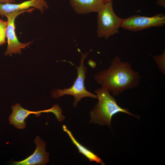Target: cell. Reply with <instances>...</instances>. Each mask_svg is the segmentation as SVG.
Listing matches in <instances>:
<instances>
[{
  "label": "cell",
  "instance_id": "cell-1",
  "mask_svg": "<svg viewBox=\"0 0 165 165\" xmlns=\"http://www.w3.org/2000/svg\"><path fill=\"white\" fill-rule=\"evenodd\" d=\"M141 79L139 73L132 69L130 64L122 61L118 56L113 58L108 69L94 76L95 81L102 87L117 96L126 90L137 87Z\"/></svg>",
  "mask_w": 165,
  "mask_h": 165
},
{
  "label": "cell",
  "instance_id": "cell-2",
  "mask_svg": "<svg viewBox=\"0 0 165 165\" xmlns=\"http://www.w3.org/2000/svg\"><path fill=\"white\" fill-rule=\"evenodd\" d=\"M95 92L98 102L90 112V123L100 126L107 125L111 127V121L113 116L119 112L137 117L127 109L120 107L110 92L103 87L97 88Z\"/></svg>",
  "mask_w": 165,
  "mask_h": 165
},
{
  "label": "cell",
  "instance_id": "cell-3",
  "mask_svg": "<svg viewBox=\"0 0 165 165\" xmlns=\"http://www.w3.org/2000/svg\"><path fill=\"white\" fill-rule=\"evenodd\" d=\"M89 54L81 53L79 66H75L77 71V77L73 84L70 87L63 89H57L51 92L52 97L55 99L58 98L65 95H70L74 98L73 106L76 107L78 102L85 97L97 98L96 95L94 94L87 90L86 88L84 81L86 78L87 68L84 65V61Z\"/></svg>",
  "mask_w": 165,
  "mask_h": 165
},
{
  "label": "cell",
  "instance_id": "cell-4",
  "mask_svg": "<svg viewBox=\"0 0 165 165\" xmlns=\"http://www.w3.org/2000/svg\"><path fill=\"white\" fill-rule=\"evenodd\" d=\"M112 0L104 3L97 12V34L98 37L108 38L119 32L123 19L114 13Z\"/></svg>",
  "mask_w": 165,
  "mask_h": 165
},
{
  "label": "cell",
  "instance_id": "cell-5",
  "mask_svg": "<svg viewBox=\"0 0 165 165\" xmlns=\"http://www.w3.org/2000/svg\"><path fill=\"white\" fill-rule=\"evenodd\" d=\"M11 109L12 112L9 118L10 124L20 129H23L25 128L26 123L25 120L31 114H34L36 117H38L42 113L51 112L55 115L59 122L62 121L65 119V116L62 114L61 108L57 105H54L49 109L32 111L24 108L17 103L13 105Z\"/></svg>",
  "mask_w": 165,
  "mask_h": 165
},
{
  "label": "cell",
  "instance_id": "cell-6",
  "mask_svg": "<svg viewBox=\"0 0 165 165\" xmlns=\"http://www.w3.org/2000/svg\"><path fill=\"white\" fill-rule=\"evenodd\" d=\"M35 9L31 8L27 10L15 12L6 15L7 18V25L6 29V36L7 40V47L5 55L11 56L13 53L20 54L23 49L30 45L32 42L25 43L19 42L15 31V20L19 15L25 12H31Z\"/></svg>",
  "mask_w": 165,
  "mask_h": 165
},
{
  "label": "cell",
  "instance_id": "cell-7",
  "mask_svg": "<svg viewBox=\"0 0 165 165\" xmlns=\"http://www.w3.org/2000/svg\"><path fill=\"white\" fill-rule=\"evenodd\" d=\"M165 24V16L162 13H158L151 17L138 15L124 19L121 27L129 31H137L151 27H159Z\"/></svg>",
  "mask_w": 165,
  "mask_h": 165
},
{
  "label": "cell",
  "instance_id": "cell-8",
  "mask_svg": "<svg viewBox=\"0 0 165 165\" xmlns=\"http://www.w3.org/2000/svg\"><path fill=\"white\" fill-rule=\"evenodd\" d=\"M34 143L36 145L34 152L28 157L20 161H13V165H44L49 162V153L46 151V143L39 136L35 137Z\"/></svg>",
  "mask_w": 165,
  "mask_h": 165
},
{
  "label": "cell",
  "instance_id": "cell-9",
  "mask_svg": "<svg viewBox=\"0 0 165 165\" xmlns=\"http://www.w3.org/2000/svg\"><path fill=\"white\" fill-rule=\"evenodd\" d=\"M31 7L37 9L43 12L48 6L45 0H28L20 3H0V15L5 16L9 13L26 10Z\"/></svg>",
  "mask_w": 165,
  "mask_h": 165
},
{
  "label": "cell",
  "instance_id": "cell-10",
  "mask_svg": "<svg viewBox=\"0 0 165 165\" xmlns=\"http://www.w3.org/2000/svg\"><path fill=\"white\" fill-rule=\"evenodd\" d=\"M69 2L74 10L79 14L97 13L104 3L102 0H69Z\"/></svg>",
  "mask_w": 165,
  "mask_h": 165
},
{
  "label": "cell",
  "instance_id": "cell-11",
  "mask_svg": "<svg viewBox=\"0 0 165 165\" xmlns=\"http://www.w3.org/2000/svg\"><path fill=\"white\" fill-rule=\"evenodd\" d=\"M62 128L63 131L68 135L72 143L77 148L79 153L88 159L90 162H94L102 165H105L102 160L97 155L77 141L71 131L67 128L65 125H63Z\"/></svg>",
  "mask_w": 165,
  "mask_h": 165
},
{
  "label": "cell",
  "instance_id": "cell-12",
  "mask_svg": "<svg viewBox=\"0 0 165 165\" xmlns=\"http://www.w3.org/2000/svg\"><path fill=\"white\" fill-rule=\"evenodd\" d=\"M152 57L158 66L159 70L163 74L165 73V51L159 55L153 56Z\"/></svg>",
  "mask_w": 165,
  "mask_h": 165
},
{
  "label": "cell",
  "instance_id": "cell-13",
  "mask_svg": "<svg viewBox=\"0 0 165 165\" xmlns=\"http://www.w3.org/2000/svg\"><path fill=\"white\" fill-rule=\"evenodd\" d=\"M7 22L0 19V46L4 44L6 42V29Z\"/></svg>",
  "mask_w": 165,
  "mask_h": 165
},
{
  "label": "cell",
  "instance_id": "cell-14",
  "mask_svg": "<svg viewBox=\"0 0 165 165\" xmlns=\"http://www.w3.org/2000/svg\"><path fill=\"white\" fill-rule=\"evenodd\" d=\"M156 3L157 5L165 8V0H156Z\"/></svg>",
  "mask_w": 165,
  "mask_h": 165
},
{
  "label": "cell",
  "instance_id": "cell-15",
  "mask_svg": "<svg viewBox=\"0 0 165 165\" xmlns=\"http://www.w3.org/2000/svg\"><path fill=\"white\" fill-rule=\"evenodd\" d=\"M15 0H0V3H14Z\"/></svg>",
  "mask_w": 165,
  "mask_h": 165
},
{
  "label": "cell",
  "instance_id": "cell-16",
  "mask_svg": "<svg viewBox=\"0 0 165 165\" xmlns=\"http://www.w3.org/2000/svg\"><path fill=\"white\" fill-rule=\"evenodd\" d=\"M111 0H102L104 3L106 2Z\"/></svg>",
  "mask_w": 165,
  "mask_h": 165
}]
</instances>
